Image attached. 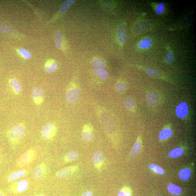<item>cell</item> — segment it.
I'll list each match as a JSON object with an SVG mask.
<instances>
[{"label":"cell","mask_w":196,"mask_h":196,"mask_svg":"<svg viewBox=\"0 0 196 196\" xmlns=\"http://www.w3.org/2000/svg\"><path fill=\"white\" fill-rule=\"evenodd\" d=\"M26 131L24 125L20 124L15 125L7 133L9 142L13 149H15L19 144L20 140Z\"/></svg>","instance_id":"6da1fadb"},{"label":"cell","mask_w":196,"mask_h":196,"mask_svg":"<svg viewBox=\"0 0 196 196\" xmlns=\"http://www.w3.org/2000/svg\"><path fill=\"white\" fill-rule=\"evenodd\" d=\"M36 152L34 149H30L20 156L16 162V166L18 168L25 167L32 162L36 158Z\"/></svg>","instance_id":"7a4b0ae2"},{"label":"cell","mask_w":196,"mask_h":196,"mask_svg":"<svg viewBox=\"0 0 196 196\" xmlns=\"http://www.w3.org/2000/svg\"><path fill=\"white\" fill-rule=\"evenodd\" d=\"M80 93L78 88L74 84L70 85L66 91L65 99L68 103L73 104L79 100Z\"/></svg>","instance_id":"3957f363"},{"label":"cell","mask_w":196,"mask_h":196,"mask_svg":"<svg viewBox=\"0 0 196 196\" xmlns=\"http://www.w3.org/2000/svg\"><path fill=\"white\" fill-rule=\"evenodd\" d=\"M57 131V128L55 125L48 123L42 127L41 135L45 140H51L56 135Z\"/></svg>","instance_id":"277c9868"},{"label":"cell","mask_w":196,"mask_h":196,"mask_svg":"<svg viewBox=\"0 0 196 196\" xmlns=\"http://www.w3.org/2000/svg\"><path fill=\"white\" fill-rule=\"evenodd\" d=\"M47 166L45 162H42L34 168L32 173L33 178L35 180H40L47 174Z\"/></svg>","instance_id":"5b68a950"},{"label":"cell","mask_w":196,"mask_h":196,"mask_svg":"<svg viewBox=\"0 0 196 196\" xmlns=\"http://www.w3.org/2000/svg\"><path fill=\"white\" fill-rule=\"evenodd\" d=\"M78 169L77 166H70L63 168L56 173V176L59 178H68L71 176Z\"/></svg>","instance_id":"8992f818"},{"label":"cell","mask_w":196,"mask_h":196,"mask_svg":"<svg viewBox=\"0 0 196 196\" xmlns=\"http://www.w3.org/2000/svg\"><path fill=\"white\" fill-rule=\"evenodd\" d=\"M82 137L86 142H90L94 138V131L92 125L90 124L84 125L82 132Z\"/></svg>","instance_id":"52a82bcc"},{"label":"cell","mask_w":196,"mask_h":196,"mask_svg":"<svg viewBox=\"0 0 196 196\" xmlns=\"http://www.w3.org/2000/svg\"><path fill=\"white\" fill-rule=\"evenodd\" d=\"M31 94L36 104L40 105L42 103L44 99V92L42 88L39 86H35L32 90Z\"/></svg>","instance_id":"ba28073f"},{"label":"cell","mask_w":196,"mask_h":196,"mask_svg":"<svg viewBox=\"0 0 196 196\" xmlns=\"http://www.w3.org/2000/svg\"><path fill=\"white\" fill-rule=\"evenodd\" d=\"M104 156L101 152L97 150L95 151L92 155V161L95 168L101 171V168L103 165L104 162Z\"/></svg>","instance_id":"9c48e42d"},{"label":"cell","mask_w":196,"mask_h":196,"mask_svg":"<svg viewBox=\"0 0 196 196\" xmlns=\"http://www.w3.org/2000/svg\"><path fill=\"white\" fill-rule=\"evenodd\" d=\"M178 117L183 118L187 115L188 113V106L185 102H182L178 105L175 111Z\"/></svg>","instance_id":"30bf717a"},{"label":"cell","mask_w":196,"mask_h":196,"mask_svg":"<svg viewBox=\"0 0 196 196\" xmlns=\"http://www.w3.org/2000/svg\"><path fill=\"white\" fill-rule=\"evenodd\" d=\"M29 183L26 180H22L18 181L12 186L13 188H14L15 191L18 193H22L26 191L28 188Z\"/></svg>","instance_id":"8fae6325"},{"label":"cell","mask_w":196,"mask_h":196,"mask_svg":"<svg viewBox=\"0 0 196 196\" xmlns=\"http://www.w3.org/2000/svg\"><path fill=\"white\" fill-rule=\"evenodd\" d=\"M146 98L147 103L150 106H156L158 102L159 98L158 94L154 91L148 93Z\"/></svg>","instance_id":"7c38bea8"},{"label":"cell","mask_w":196,"mask_h":196,"mask_svg":"<svg viewBox=\"0 0 196 196\" xmlns=\"http://www.w3.org/2000/svg\"><path fill=\"white\" fill-rule=\"evenodd\" d=\"M118 40L121 44H124L126 42L127 38L126 29L124 24H121L118 29Z\"/></svg>","instance_id":"4fadbf2b"},{"label":"cell","mask_w":196,"mask_h":196,"mask_svg":"<svg viewBox=\"0 0 196 196\" xmlns=\"http://www.w3.org/2000/svg\"><path fill=\"white\" fill-rule=\"evenodd\" d=\"M27 173V171L25 170H22L13 172L9 175L8 178V181L10 182L21 178L25 176Z\"/></svg>","instance_id":"5bb4252c"},{"label":"cell","mask_w":196,"mask_h":196,"mask_svg":"<svg viewBox=\"0 0 196 196\" xmlns=\"http://www.w3.org/2000/svg\"><path fill=\"white\" fill-rule=\"evenodd\" d=\"M9 83L16 94L18 95L21 92L22 88L21 84L18 79L15 78L11 79Z\"/></svg>","instance_id":"9a60e30c"},{"label":"cell","mask_w":196,"mask_h":196,"mask_svg":"<svg viewBox=\"0 0 196 196\" xmlns=\"http://www.w3.org/2000/svg\"><path fill=\"white\" fill-rule=\"evenodd\" d=\"M79 157V154L77 152L71 151L68 152L65 155L63 159L65 162L68 163L77 160Z\"/></svg>","instance_id":"2e32d148"},{"label":"cell","mask_w":196,"mask_h":196,"mask_svg":"<svg viewBox=\"0 0 196 196\" xmlns=\"http://www.w3.org/2000/svg\"><path fill=\"white\" fill-rule=\"evenodd\" d=\"M58 69V65L55 61L53 60L48 61L45 65V70L47 73L54 72Z\"/></svg>","instance_id":"e0dca14e"},{"label":"cell","mask_w":196,"mask_h":196,"mask_svg":"<svg viewBox=\"0 0 196 196\" xmlns=\"http://www.w3.org/2000/svg\"><path fill=\"white\" fill-rule=\"evenodd\" d=\"M63 38V35L60 32L57 31L54 33V38L55 44L56 47L59 49H61L62 47Z\"/></svg>","instance_id":"ac0fdd59"},{"label":"cell","mask_w":196,"mask_h":196,"mask_svg":"<svg viewBox=\"0 0 196 196\" xmlns=\"http://www.w3.org/2000/svg\"><path fill=\"white\" fill-rule=\"evenodd\" d=\"M146 71L149 76L153 78L159 79L161 76L160 72L155 68H148L146 70Z\"/></svg>","instance_id":"d6986e66"},{"label":"cell","mask_w":196,"mask_h":196,"mask_svg":"<svg viewBox=\"0 0 196 196\" xmlns=\"http://www.w3.org/2000/svg\"><path fill=\"white\" fill-rule=\"evenodd\" d=\"M191 171L189 168H183L180 171L179 173L180 178L183 181H187L188 180L191 176Z\"/></svg>","instance_id":"ffe728a7"},{"label":"cell","mask_w":196,"mask_h":196,"mask_svg":"<svg viewBox=\"0 0 196 196\" xmlns=\"http://www.w3.org/2000/svg\"><path fill=\"white\" fill-rule=\"evenodd\" d=\"M74 0H68L65 1L61 6L60 8V12L65 13L67 12L74 3Z\"/></svg>","instance_id":"44dd1931"},{"label":"cell","mask_w":196,"mask_h":196,"mask_svg":"<svg viewBox=\"0 0 196 196\" xmlns=\"http://www.w3.org/2000/svg\"><path fill=\"white\" fill-rule=\"evenodd\" d=\"M152 44V41L151 39L146 38L141 41L139 43L138 46L140 49H145L151 46Z\"/></svg>","instance_id":"7402d4cb"},{"label":"cell","mask_w":196,"mask_h":196,"mask_svg":"<svg viewBox=\"0 0 196 196\" xmlns=\"http://www.w3.org/2000/svg\"><path fill=\"white\" fill-rule=\"evenodd\" d=\"M168 190L172 194L179 195L182 192V189L179 186L170 184L168 187Z\"/></svg>","instance_id":"603a6c76"},{"label":"cell","mask_w":196,"mask_h":196,"mask_svg":"<svg viewBox=\"0 0 196 196\" xmlns=\"http://www.w3.org/2000/svg\"><path fill=\"white\" fill-rule=\"evenodd\" d=\"M94 73L102 79H106L108 77V72L101 68H95L94 70Z\"/></svg>","instance_id":"cb8c5ba5"},{"label":"cell","mask_w":196,"mask_h":196,"mask_svg":"<svg viewBox=\"0 0 196 196\" xmlns=\"http://www.w3.org/2000/svg\"><path fill=\"white\" fill-rule=\"evenodd\" d=\"M183 152V150L181 148H176L170 152L169 155L171 158H176L181 156Z\"/></svg>","instance_id":"d4e9b609"},{"label":"cell","mask_w":196,"mask_h":196,"mask_svg":"<svg viewBox=\"0 0 196 196\" xmlns=\"http://www.w3.org/2000/svg\"><path fill=\"white\" fill-rule=\"evenodd\" d=\"M141 146V143L139 142H136L134 144L130 153L131 158H133L137 155L140 151Z\"/></svg>","instance_id":"484cf974"},{"label":"cell","mask_w":196,"mask_h":196,"mask_svg":"<svg viewBox=\"0 0 196 196\" xmlns=\"http://www.w3.org/2000/svg\"><path fill=\"white\" fill-rule=\"evenodd\" d=\"M172 135V132L171 130L168 128L164 129L159 134V137L161 140L169 138Z\"/></svg>","instance_id":"4316f807"},{"label":"cell","mask_w":196,"mask_h":196,"mask_svg":"<svg viewBox=\"0 0 196 196\" xmlns=\"http://www.w3.org/2000/svg\"><path fill=\"white\" fill-rule=\"evenodd\" d=\"M124 106L127 110L132 111L134 108L135 102L132 98H127L124 101Z\"/></svg>","instance_id":"83f0119b"},{"label":"cell","mask_w":196,"mask_h":196,"mask_svg":"<svg viewBox=\"0 0 196 196\" xmlns=\"http://www.w3.org/2000/svg\"><path fill=\"white\" fill-rule=\"evenodd\" d=\"M0 31L6 35H9L13 33V30L12 27L8 24H3L0 26Z\"/></svg>","instance_id":"f1b7e54d"},{"label":"cell","mask_w":196,"mask_h":196,"mask_svg":"<svg viewBox=\"0 0 196 196\" xmlns=\"http://www.w3.org/2000/svg\"><path fill=\"white\" fill-rule=\"evenodd\" d=\"M116 89L118 93H122L125 92L127 89L126 84L122 82H118L116 84Z\"/></svg>","instance_id":"f546056e"},{"label":"cell","mask_w":196,"mask_h":196,"mask_svg":"<svg viewBox=\"0 0 196 196\" xmlns=\"http://www.w3.org/2000/svg\"><path fill=\"white\" fill-rule=\"evenodd\" d=\"M93 67L97 68H102L105 67V63L101 59L99 58H96L93 60L92 63Z\"/></svg>","instance_id":"4dcf8cb0"},{"label":"cell","mask_w":196,"mask_h":196,"mask_svg":"<svg viewBox=\"0 0 196 196\" xmlns=\"http://www.w3.org/2000/svg\"><path fill=\"white\" fill-rule=\"evenodd\" d=\"M150 168L157 174L160 175L164 174V171L163 168L158 165L155 164H151L150 166Z\"/></svg>","instance_id":"1f68e13d"},{"label":"cell","mask_w":196,"mask_h":196,"mask_svg":"<svg viewBox=\"0 0 196 196\" xmlns=\"http://www.w3.org/2000/svg\"><path fill=\"white\" fill-rule=\"evenodd\" d=\"M19 52L25 59H29L31 57V54L26 49H20L19 50Z\"/></svg>","instance_id":"d6a6232c"},{"label":"cell","mask_w":196,"mask_h":196,"mask_svg":"<svg viewBox=\"0 0 196 196\" xmlns=\"http://www.w3.org/2000/svg\"><path fill=\"white\" fill-rule=\"evenodd\" d=\"M165 9V5L163 3H160L157 5L156 9V13L157 14L160 15L162 14Z\"/></svg>","instance_id":"836d02e7"},{"label":"cell","mask_w":196,"mask_h":196,"mask_svg":"<svg viewBox=\"0 0 196 196\" xmlns=\"http://www.w3.org/2000/svg\"><path fill=\"white\" fill-rule=\"evenodd\" d=\"M117 196H132V195L129 192L128 189L125 188L120 191Z\"/></svg>","instance_id":"e575fe53"},{"label":"cell","mask_w":196,"mask_h":196,"mask_svg":"<svg viewBox=\"0 0 196 196\" xmlns=\"http://www.w3.org/2000/svg\"><path fill=\"white\" fill-rule=\"evenodd\" d=\"M174 59V56L172 52H168L165 57V61L168 63L172 62Z\"/></svg>","instance_id":"d590c367"},{"label":"cell","mask_w":196,"mask_h":196,"mask_svg":"<svg viewBox=\"0 0 196 196\" xmlns=\"http://www.w3.org/2000/svg\"><path fill=\"white\" fill-rule=\"evenodd\" d=\"M93 193L90 191H86L84 192L81 196H92Z\"/></svg>","instance_id":"8d00e7d4"},{"label":"cell","mask_w":196,"mask_h":196,"mask_svg":"<svg viewBox=\"0 0 196 196\" xmlns=\"http://www.w3.org/2000/svg\"><path fill=\"white\" fill-rule=\"evenodd\" d=\"M0 196H6V195L3 192L0 191Z\"/></svg>","instance_id":"74e56055"},{"label":"cell","mask_w":196,"mask_h":196,"mask_svg":"<svg viewBox=\"0 0 196 196\" xmlns=\"http://www.w3.org/2000/svg\"><path fill=\"white\" fill-rule=\"evenodd\" d=\"M37 196H45L42 194H40V195H38Z\"/></svg>","instance_id":"f35d334b"},{"label":"cell","mask_w":196,"mask_h":196,"mask_svg":"<svg viewBox=\"0 0 196 196\" xmlns=\"http://www.w3.org/2000/svg\"><path fill=\"white\" fill-rule=\"evenodd\" d=\"M1 153H0V159H1Z\"/></svg>","instance_id":"ab89813d"}]
</instances>
